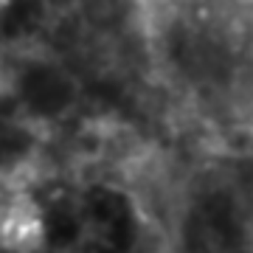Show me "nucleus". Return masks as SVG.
Returning <instances> with one entry per match:
<instances>
[{
	"instance_id": "1",
	"label": "nucleus",
	"mask_w": 253,
	"mask_h": 253,
	"mask_svg": "<svg viewBox=\"0 0 253 253\" xmlns=\"http://www.w3.org/2000/svg\"><path fill=\"white\" fill-rule=\"evenodd\" d=\"M242 6H245V17H248V26H251V31H253V0H242Z\"/></svg>"
}]
</instances>
